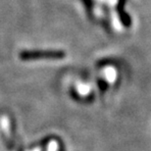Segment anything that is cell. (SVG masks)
Instances as JSON below:
<instances>
[{"label": "cell", "mask_w": 151, "mask_h": 151, "mask_svg": "<svg viewBox=\"0 0 151 151\" xmlns=\"http://www.w3.org/2000/svg\"><path fill=\"white\" fill-rule=\"evenodd\" d=\"M21 60L37 59H61L65 57V53L59 50H24L19 54Z\"/></svg>", "instance_id": "cell-1"}]
</instances>
